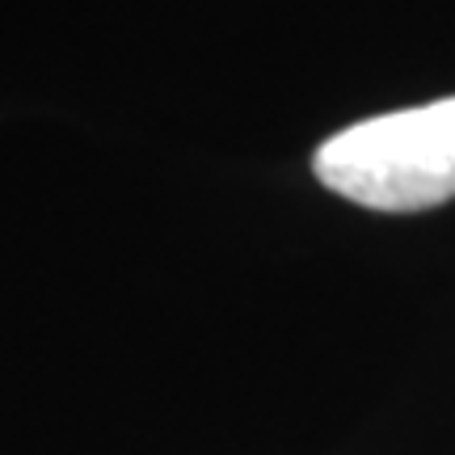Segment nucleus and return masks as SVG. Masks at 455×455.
<instances>
[{
    "label": "nucleus",
    "instance_id": "1",
    "mask_svg": "<svg viewBox=\"0 0 455 455\" xmlns=\"http://www.w3.org/2000/svg\"><path fill=\"white\" fill-rule=\"evenodd\" d=\"M312 169L321 186L371 212H426L455 198V98L379 114L329 135Z\"/></svg>",
    "mask_w": 455,
    "mask_h": 455
}]
</instances>
